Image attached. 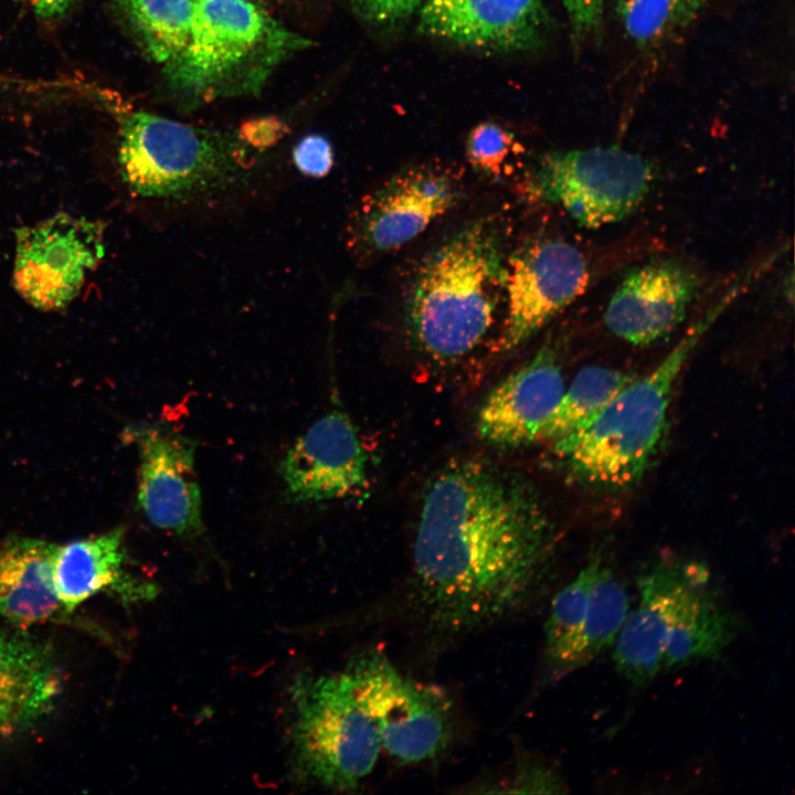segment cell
I'll return each instance as SVG.
<instances>
[{
    "instance_id": "cell-15",
    "label": "cell",
    "mask_w": 795,
    "mask_h": 795,
    "mask_svg": "<svg viewBox=\"0 0 795 795\" xmlns=\"http://www.w3.org/2000/svg\"><path fill=\"white\" fill-rule=\"evenodd\" d=\"M367 454L349 416L333 409L287 449L280 471L295 501L346 499L368 487Z\"/></svg>"
},
{
    "instance_id": "cell-13",
    "label": "cell",
    "mask_w": 795,
    "mask_h": 795,
    "mask_svg": "<svg viewBox=\"0 0 795 795\" xmlns=\"http://www.w3.org/2000/svg\"><path fill=\"white\" fill-rule=\"evenodd\" d=\"M702 277L696 267L675 258H658L630 268L604 311L611 333L647 346L671 333L698 297Z\"/></svg>"
},
{
    "instance_id": "cell-14",
    "label": "cell",
    "mask_w": 795,
    "mask_h": 795,
    "mask_svg": "<svg viewBox=\"0 0 795 795\" xmlns=\"http://www.w3.org/2000/svg\"><path fill=\"white\" fill-rule=\"evenodd\" d=\"M129 434L140 459L137 500L148 521L177 537L200 534L202 499L194 469L195 442L161 426L131 428Z\"/></svg>"
},
{
    "instance_id": "cell-27",
    "label": "cell",
    "mask_w": 795,
    "mask_h": 795,
    "mask_svg": "<svg viewBox=\"0 0 795 795\" xmlns=\"http://www.w3.org/2000/svg\"><path fill=\"white\" fill-rule=\"evenodd\" d=\"M499 786L509 787L508 793L554 794L566 792L563 778L554 768L534 761L521 763Z\"/></svg>"
},
{
    "instance_id": "cell-10",
    "label": "cell",
    "mask_w": 795,
    "mask_h": 795,
    "mask_svg": "<svg viewBox=\"0 0 795 795\" xmlns=\"http://www.w3.org/2000/svg\"><path fill=\"white\" fill-rule=\"evenodd\" d=\"M104 224L67 213L15 232L13 286L36 309L65 308L105 254Z\"/></svg>"
},
{
    "instance_id": "cell-25",
    "label": "cell",
    "mask_w": 795,
    "mask_h": 795,
    "mask_svg": "<svg viewBox=\"0 0 795 795\" xmlns=\"http://www.w3.org/2000/svg\"><path fill=\"white\" fill-rule=\"evenodd\" d=\"M520 145L511 131L492 121L476 125L466 140V155L470 166L489 176H500L507 160Z\"/></svg>"
},
{
    "instance_id": "cell-33",
    "label": "cell",
    "mask_w": 795,
    "mask_h": 795,
    "mask_svg": "<svg viewBox=\"0 0 795 795\" xmlns=\"http://www.w3.org/2000/svg\"><path fill=\"white\" fill-rule=\"evenodd\" d=\"M44 18H53L64 13L74 0H25Z\"/></svg>"
},
{
    "instance_id": "cell-19",
    "label": "cell",
    "mask_w": 795,
    "mask_h": 795,
    "mask_svg": "<svg viewBox=\"0 0 795 795\" xmlns=\"http://www.w3.org/2000/svg\"><path fill=\"white\" fill-rule=\"evenodd\" d=\"M124 534V528L119 527L56 548L54 584L70 613L98 594L110 595L125 605L148 602L158 595L155 583L125 570Z\"/></svg>"
},
{
    "instance_id": "cell-23",
    "label": "cell",
    "mask_w": 795,
    "mask_h": 795,
    "mask_svg": "<svg viewBox=\"0 0 795 795\" xmlns=\"http://www.w3.org/2000/svg\"><path fill=\"white\" fill-rule=\"evenodd\" d=\"M632 373L603 367L582 368L570 384L537 442H553L569 435L592 421L633 379Z\"/></svg>"
},
{
    "instance_id": "cell-21",
    "label": "cell",
    "mask_w": 795,
    "mask_h": 795,
    "mask_svg": "<svg viewBox=\"0 0 795 795\" xmlns=\"http://www.w3.org/2000/svg\"><path fill=\"white\" fill-rule=\"evenodd\" d=\"M630 611L626 584L604 555L595 576L570 672L587 666L613 647Z\"/></svg>"
},
{
    "instance_id": "cell-9",
    "label": "cell",
    "mask_w": 795,
    "mask_h": 795,
    "mask_svg": "<svg viewBox=\"0 0 795 795\" xmlns=\"http://www.w3.org/2000/svg\"><path fill=\"white\" fill-rule=\"evenodd\" d=\"M347 668L389 755L411 764L445 750L451 704L442 690L404 676L381 653L364 654Z\"/></svg>"
},
{
    "instance_id": "cell-24",
    "label": "cell",
    "mask_w": 795,
    "mask_h": 795,
    "mask_svg": "<svg viewBox=\"0 0 795 795\" xmlns=\"http://www.w3.org/2000/svg\"><path fill=\"white\" fill-rule=\"evenodd\" d=\"M195 0H115L149 57L166 64L186 46Z\"/></svg>"
},
{
    "instance_id": "cell-12",
    "label": "cell",
    "mask_w": 795,
    "mask_h": 795,
    "mask_svg": "<svg viewBox=\"0 0 795 795\" xmlns=\"http://www.w3.org/2000/svg\"><path fill=\"white\" fill-rule=\"evenodd\" d=\"M457 194L453 178L442 168L403 170L362 198L349 222V247L365 254L398 248L448 211Z\"/></svg>"
},
{
    "instance_id": "cell-7",
    "label": "cell",
    "mask_w": 795,
    "mask_h": 795,
    "mask_svg": "<svg viewBox=\"0 0 795 795\" xmlns=\"http://www.w3.org/2000/svg\"><path fill=\"white\" fill-rule=\"evenodd\" d=\"M645 585L664 671L721 658L742 630L740 614L698 560L662 553L648 564Z\"/></svg>"
},
{
    "instance_id": "cell-8",
    "label": "cell",
    "mask_w": 795,
    "mask_h": 795,
    "mask_svg": "<svg viewBox=\"0 0 795 795\" xmlns=\"http://www.w3.org/2000/svg\"><path fill=\"white\" fill-rule=\"evenodd\" d=\"M651 165L618 146L545 153L534 176L540 197L561 205L580 225L619 222L642 204L654 182Z\"/></svg>"
},
{
    "instance_id": "cell-11",
    "label": "cell",
    "mask_w": 795,
    "mask_h": 795,
    "mask_svg": "<svg viewBox=\"0 0 795 795\" xmlns=\"http://www.w3.org/2000/svg\"><path fill=\"white\" fill-rule=\"evenodd\" d=\"M590 279L587 262L573 244L541 239L506 263V315L496 352L522 346L581 296Z\"/></svg>"
},
{
    "instance_id": "cell-3",
    "label": "cell",
    "mask_w": 795,
    "mask_h": 795,
    "mask_svg": "<svg viewBox=\"0 0 795 795\" xmlns=\"http://www.w3.org/2000/svg\"><path fill=\"white\" fill-rule=\"evenodd\" d=\"M741 277L696 320L647 374L635 377L586 425L552 442L573 479L598 491L637 485L661 444L675 384L704 333L745 288Z\"/></svg>"
},
{
    "instance_id": "cell-26",
    "label": "cell",
    "mask_w": 795,
    "mask_h": 795,
    "mask_svg": "<svg viewBox=\"0 0 795 795\" xmlns=\"http://www.w3.org/2000/svg\"><path fill=\"white\" fill-rule=\"evenodd\" d=\"M617 10L629 38L645 46L670 20L672 0H621Z\"/></svg>"
},
{
    "instance_id": "cell-20",
    "label": "cell",
    "mask_w": 795,
    "mask_h": 795,
    "mask_svg": "<svg viewBox=\"0 0 795 795\" xmlns=\"http://www.w3.org/2000/svg\"><path fill=\"white\" fill-rule=\"evenodd\" d=\"M56 548L20 537L0 545V617L19 626L70 621L54 584Z\"/></svg>"
},
{
    "instance_id": "cell-30",
    "label": "cell",
    "mask_w": 795,
    "mask_h": 795,
    "mask_svg": "<svg viewBox=\"0 0 795 795\" xmlns=\"http://www.w3.org/2000/svg\"><path fill=\"white\" fill-rule=\"evenodd\" d=\"M569 22L573 42L580 44L601 25L606 0H561Z\"/></svg>"
},
{
    "instance_id": "cell-2",
    "label": "cell",
    "mask_w": 795,
    "mask_h": 795,
    "mask_svg": "<svg viewBox=\"0 0 795 795\" xmlns=\"http://www.w3.org/2000/svg\"><path fill=\"white\" fill-rule=\"evenodd\" d=\"M229 134L146 112L120 125L117 165L126 188L171 216L222 211L255 191L266 168Z\"/></svg>"
},
{
    "instance_id": "cell-18",
    "label": "cell",
    "mask_w": 795,
    "mask_h": 795,
    "mask_svg": "<svg viewBox=\"0 0 795 795\" xmlns=\"http://www.w3.org/2000/svg\"><path fill=\"white\" fill-rule=\"evenodd\" d=\"M63 685L50 645L26 632L0 628V739L23 733L47 716Z\"/></svg>"
},
{
    "instance_id": "cell-17",
    "label": "cell",
    "mask_w": 795,
    "mask_h": 795,
    "mask_svg": "<svg viewBox=\"0 0 795 795\" xmlns=\"http://www.w3.org/2000/svg\"><path fill=\"white\" fill-rule=\"evenodd\" d=\"M548 18L541 0H424L417 26L441 41L506 53L539 46Z\"/></svg>"
},
{
    "instance_id": "cell-4",
    "label": "cell",
    "mask_w": 795,
    "mask_h": 795,
    "mask_svg": "<svg viewBox=\"0 0 795 795\" xmlns=\"http://www.w3.org/2000/svg\"><path fill=\"white\" fill-rule=\"evenodd\" d=\"M505 279L499 240L486 222L447 240L420 267L407 298L417 348L437 361L471 352L494 324Z\"/></svg>"
},
{
    "instance_id": "cell-1",
    "label": "cell",
    "mask_w": 795,
    "mask_h": 795,
    "mask_svg": "<svg viewBox=\"0 0 795 795\" xmlns=\"http://www.w3.org/2000/svg\"><path fill=\"white\" fill-rule=\"evenodd\" d=\"M555 548V524L529 480L484 460L448 464L425 491L413 542L427 627L463 636L527 610Z\"/></svg>"
},
{
    "instance_id": "cell-31",
    "label": "cell",
    "mask_w": 795,
    "mask_h": 795,
    "mask_svg": "<svg viewBox=\"0 0 795 795\" xmlns=\"http://www.w3.org/2000/svg\"><path fill=\"white\" fill-rule=\"evenodd\" d=\"M361 17L374 24H394L410 17L424 0H353Z\"/></svg>"
},
{
    "instance_id": "cell-22",
    "label": "cell",
    "mask_w": 795,
    "mask_h": 795,
    "mask_svg": "<svg viewBox=\"0 0 795 795\" xmlns=\"http://www.w3.org/2000/svg\"><path fill=\"white\" fill-rule=\"evenodd\" d=\"M605 553L592 551L576 576L551 601L544 625L543 657L547 672L559 679L570 674V662L583 624L589 596Z\"/></svg>"
},
{
    "instance_id": "cell-28",
    "label": "cell",
    "mask_w": 795,
    "mask_h": 795,
    "mask_svg": "<svg viewBox=\"0 0 795 795\" xmlns=\"http://www.w3.org/2000/svg\"><path fill=\"white\" fill-rule=\"evenodd\" d=\"M292 161L301 176L318 179L330 173L335 165V155L326 137L308 134L294 146Z\"/></svg>"
},
{
    "instance_id": "cell-5",
    "label": "cell",
    "mask_w": 795,
    "mask_h": 795,
    "mask_svg": "<svg viewBox=\"0 0 795 795\" xmlns=\"http://www.w3.org/2000/svg\"><path fill=\"white\" fill-rule=\"evenodd\" d=\"M310 45L254 0H195L189 40L165 73L169 87L191 102L255 95Z\"/></svg>"
},
{
    "instance_id": "cell-29",
    "label": "cell",
    "mask_w": 795,
    "mask_h": 795,
    "mask_svg": "<svg viewBox=\"0 0 795 795\" xmlns=\"http://www.w3.org/2000/svg\"><path fill=\"white\" fill-rule=\"evenodd\" d=\"M288 127L275 116L256 117L245 120L239 128L237 137L257 152L275 147L286 135Z\"/></svg>"
},
{
    "instance_id": "cell-16",
    "label": "cell",
    "mask_w": 795,
    "mask_h": 795,
    "mask_svg": "<svg viewBox=\"0 0 795 795\" xmlns=\"http://www.w3.org/2000/svg\"><path fill=\"white\" fill-rule=\"evenodd\" d=\"M559 344L547 340L537 352L499 381L476 414L477 436L500 448L537 442L558 406L565 385Z\"/></svg>"
},
{
    "instance_id": "cell-32",
    "label": "cell",
    "mask_w": 795,
    "mask_h": 795,
    "mask_svg": "<svg viewBox=\"0 0 795 795\" xmlns=\"http://www.w3.org/2000/svg\"><path fill=\"white\" fill-rule=\"evenodd\" d=\"M712 0H672L670 20L680 26L692 22L698 13Z\"/></svg>"
},
{
    "instance_id": "cell-6",
    "label": "cell",
    "mask_w": 795,
    "mask_h": 795,
    "mask_svg": "<svg viewBox=\"0 0 795 795\" xmlns=\"http://www.w3.org/2000/svg\"><path fill=\"white\" fill-rule=\"evenodd\" d=\"M288 707L294 777L335 791L358 787L382 749L348 668L298 674L289 688Z\"/></svg>"
}]
</instances>
